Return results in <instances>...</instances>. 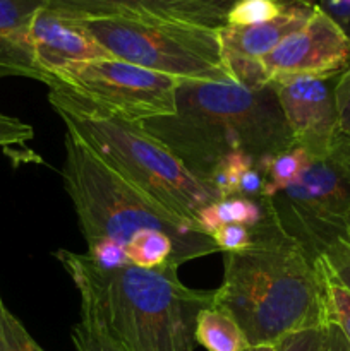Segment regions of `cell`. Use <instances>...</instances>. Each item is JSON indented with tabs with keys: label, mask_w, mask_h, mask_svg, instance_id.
Wrapping results in <instances>:
<instances>
[{
	"label": "cell",
	"mask_w": 350,
	"mask_h": 351,
	"mask_svg": "<svg viewBox=\"0 0 350 351\" xmlns=\"http://www.w3.org/2000/svg\"><path fill=\"white\" fill-rule=\"evenodd\" d=\"M325 351H350V341L336 324H328Z\"/></svg>",
	"instance_id": "cell-32"
},
{
	"label": "cell",
	"mask_w": 350,
	"mask_h": 351,
	"mask_svg": "<svg viewBox=\"0 0 350 351\" xmlns=\"http://www.w3.org/2000/svg\"><path fill=\"white\" fill-rule=\"evenodd\" d=\"M55 257L74 281L81 307L126 351H194L196 321L215 304V290L185 287L175 264L103 271L86 254L58 250Z\"/></svg>",
	"instance_id": "cell-3"
},
{
	"label": "cell",
	"mask_w": 350,
	"mask_h": 351,
	"mask_svg": "<svg viewBox=\"0 0 350 351\" xmlns=\"http://www.w3.org/2000/svg\"><path fill=\"white\" fill-rule=\"evenodd\" d=\"M270 82L292 75H326L350 62V41L338 24L314 5L307 23L261 58Z\"/></svg>",
	"instance_id": "cell-10"
},
{
	"label": "cell",
	"mask_w": 350,
	"mask_h": 351,
	"mask_svg": "<svg viewBox=\"0 0 350 351\" xmlns=\"http://www.w3.org/2000/svg\"><path fill=\"white\" fill-rule=\"evenodd\" d=\"M268 202L280 228L314 259L345 240L350 216L349 136L328 156L311 158L297 180Z\"/></svg>",
	"instance_id": "cell-8"
},
{
	"label": "cell",
	"mask_w": 350,
	"mask_h": 351,
	"mask_svg": "<svg viewBox=\"0 0 350 351\" xmlns=\"http://www.w3.org/2000/svg\"><path fill=\"white\" fill-rule=\"evenodd\" d=\"M71 338L75 351H126L108 335L95 314L84 307H81V321L72 328Z\"/></svg>",
	"instance_id": "cell-21"
},
{
	"label": "cell",
	"mask_w": 350,
	"mask_h": 351,
	"mask_svg": "<svg viewBox=\"0 0 350 351\" xmlns=\"http://www.w3.org/2000/svg\"><path fill=\"white\" fill-rule=\"evenodd\" d=\"M247 351H271V346L270 348H249Z\"/></svg>",
	"instance_id": "cell-35"
},
{
	"label": "cell",
	"mask_w": 350,
	"mask_h": 351,
	"mask_svg": "<svg viewBox=\"0 0 350 351\" xmlns=\"http://www.w3.org/2000/svg\"><path fill=\"white\" fill-rule=\"evenodd\" d=\"M270 213V206L264 197L250 199L242 195L218 199L199 211L196 216V228L205 235L211 237L220 226L223 225H244L247 228H254Z\"/></svg>",
	"instance_id": "cell-15"
},
{
	"label": "cell",
	"mask_w": 350,
	"mask_h": 351,
	"mask_svg": "<svg viewBox=\"0 0 350 351\" xmlns=\"http://www.w3.org/2000/svg\"><path fill=\"white\" fill-rule=\"evenodd\" d=\"M75 17L110 57L177 81H232L223 65L218 29L156 16Z\"/></svg>",
	"instance_id": "cell-6"
},
{
	"label": "cell",
	"mask_w": 350,
	"mask_h": 351,
	"mask_svg": "<svg viewBox=\"0 0 350 351\" xmlns=\"http://www.w3.org/2000/svg\"><path fill=\"white\" fill-rule=\"evenodd\" d=\"M311 156L302 147L294 146L283 153L264 156L257 161L256 168L264 175V187L261 197L271 199L294 184L302 173Z\"/></svg>",
	"instance_id": "cell-17"
},
{
	"label": "cell",
	"mask_w": 350,
	"mask_h": 351,
	"mask_svg": "<svg viewBox=\"0 0 350 351\" xmlns=\"http://www.w3.org/2000/svg\"><path fill=\"white\" fill-rule=\"evenodd\" d=\"M196 343L208 351H247L246 335L230 312L213 304L199 312L194 331Z\"/></svg>",
	"instance_id": "cell-16"
},
{
	"label": "cell",
	"mask_w": 350,
	"mask_h": 351,
	"mask_svg": "<svg viewBox=\"0 0 350 351\" xmlns=\"http://www.w3.org/2000/svg\"><path fill=\"white\" fill-rule=\"evenodd\" d=\"M47 0H0V79L19 75L47 81L38 67L30 38V23Z\"/></svg>",
	"instance_id": "cell-13"
},
{
	"label": "cell",
	"mask_w": 350,
	"mask_h": 351,
	"mask_svg": "<svg viewBox=\"0 0 350 351\" xmlns=\"http://www.w3.org/2000/svg\"><path fill=\"white\" fill-rule=\"evenodd\" d=\"M336 105H338L340 132L350 137V62L340 72L336 84Z\"/></svg>",
	"instance_id": "cell-29"
},
{
	"label": "cell",
	"mask_w": 350,
	"mask_h": 351,
	"mask_svg": "<svg viewBox=\"0 0 350 351\" xmlns=\"http://www.w3.org/2000/svg\"><path fill=\"white\" fill-rule=\"evenodd\" d=\"M318 259L280 228L270 206L254 226L253 245L223 257L215 305L239 322L249 348H270L292 332L325 328L328 305Z\"/></svg>",
	"instance_id": "cell-1"
},
{
	"label": "cell",
	"mask_w": 350,
	"mask_h": 351,
	"mask_svg": "<svg viewBox=\"0 0 350 351\" xmlns=\"http://www.w3.org/2000/svg\"><path fill=\"white\" fill-rule=\"evenodd\" d=\"M319 267H321L323 278H325L326 287V305H328V322L329 324H336L347 336L350 341V293L336 283L331 278V274L326 269L325 263L319 257L318 259Z\"/></svg>",
	"instance_id": "cell-23"
},
{
	"label": "cell",
	"mask_w": 350,
	"mask_h": 351,
	"mask_svg": "<svg viewBox=\"0 0 350 351\" xmlns=\"http://www.w3.org/2000/svg\"><path fill=\"white\" fill-rule=\"evenodd\" d=\"M349 151H350V137H349Z\"/></svg>",
	"instance_id": "cell-36"
},
{
	"label": "cell",
	"mask_w": 350,
	"mask_h": 351,
	"mask_svg": "<svg viewBox=\"0 0 350 351\" xmlns=\"http://www.w3.org/2000/svg\"><path fill=\"white\" fill-rule=\"evenodd\" d=\"M86 256L103 271H117L130 266L126 245L112 239H98L95 242H89Z\"/></svg>",
	"instance_id": "cell-24"
},
{
	"label": "cell",
	"mask_w": 350,
	"mask_h": 351,
	"mask_svg": "<svg viewBox=\"0 0 350 351\" xmlns=\"http://www.w3.org/2000/svg\"><path fill=\"white\" fill-rule=\"evenodd\" d=\"M211 239L218 247V250H222L223 254L240 252V250L253 245L254 228H247V226L237 225V223L223 225L213 233Z\"/></svg>",
	"instance_id": "cell-27"
},
{
	"label": "cell",
	"mask_w": 350,
	"mask_h": 351,
	"mask_svg": "<svg viewBox=\"0 0 350 351\" xmlns=\"http://www.w3.org/2000/svg\"><path fill=\"white\" fill-rule=\"evenodd\" d=\"M30 38L36 64L47 81L48 74L65 65L110 57L108 51L82 27L78 17L48 3L38 9L31 19Z\"/></svg>",
	"instance_id": "cell-11"
},
{
	"label": "cell",
	"mask_w": 350,
	"mask_h": 351,
	"mask_svg": "<svg viewBox=\"0 0 350 351\" xmlns=\"http://www.w3.org/2000/svg\"><path fill=\"white\" fill-rule=\"evenodd\" d=\"M312 3L331 17L350 41V0H312Z\"/></svg>",
	"instance_id": "cell-30"
},
{
	"label": "cell",
	"mask_w": 350,
	"mask_h": 351,
	"mask_svg": "<svg viewBox=\"0 0 350 351\" xmlns=\"http://www.w3.org/2000/svg\"><path fill=\"white\" fill-rule=\"evenodd\" d=\"M321 259L333 280L350 293V243L338 240L325 250Z\"/></svg>",
	"instance_id": "cell-26"
},
{
	"label": "cell",
	"mask_w": 350,
	"mask_h": 351,
	"mask_svg": "<svg viewBox=\"0 0 350 351\" xmlns=\"http://www.w3.org/2000/svg\"><path fill=\"white\" fill-rule=\"evenodd\" d=\"M340 72L292 75L270 82L295 146L302 147L311 158L328 156L343 137L336 105Z\"/></svg>",
	"instance_id": "cell-9"
},
{
	"label": "cell",
	"mask_w": 350,
	"mask_h": 351,
	"mask_svg": "<svg viewBox=\"0 0 350 351\" xmlns=\"http://www.w3.org/2000/svg\"><path fill=\"white\" fill-rule=\"evenodd\" d=\"M328 326L292 332L271 346V351H325Z\"/></svg>",
	"instance_id": "cell-25"
},
{
	"label": "cell",
	"mask_w": 350,
	"mask_h": 351,
	"mask_svg": "<svg viewBox=\"0 0 350 351\" xmlns=\"http://www.w3.org/2000/svg\"><path fill=\"white\" fill-rule=\"evenodd\" d=\"M256 167V160L246 153H230L220 160L208 184L218 192L220 199L239 195V184L247 170Z\"/></svg>",
	"instance_id": "cell-20"
},
{
	"label": "cell",
	"mask_w": 350,
	"mask_h": 351,
	"mask_svg": "<svg viewBox=\"0 0 350 351\" xmlns=\"http://www.w3.org/2000/svg\"><path fill=\"white\" fill-rule=\"evenodd\" d=\"M0 351H45L7 308L0 295Z\"/></svg>",
	"instance_id": "cell-22"
},
{
	"label": "cell",
	"mask_w": 350,
	"mask_h": 351,
	"mask_svg": "<svg viewBox=\"0 0 350 351\" xmlns=\"http://www.w3.org/2000/svg\"><path fill=\"white\" fill-rule=\"evenodd\" d=\"M177 79L119 58L65 65L48 74L50 105L60 115L141 125L175 113Z\"/></svg>",
	"instance_id": "cell-7"
},
{
	"label": "cell",
	"mask_w": 350,
	"mask_h": 351,
	"mask_svg": "<svg viewBox=\"0 0 350 351\" xmlns=\"http://www.w3.org/2000/svg\"><path fill=\"white\" fill-rule=\"evenodd\" d=\"M314 5L304 0H290L281 16L256 26L218 27L222 51L242 55L250 58H263L281 41L297 29H301L311 17Z\"/></svg>",
	"instance_id": "cell-14"
},
{
	"label": "cell",
	"mask_w": 350,
	"mask_h": 351,
	"mask_svg": "<svg viewBox=\"0 0 350 351\" xmlns=\"http://www.w3.org/2000/svg\"><path fill=\"white\" fill-rule=\"evenodd\" d=\"M60 119L65 130L106 167L187 225L196 228L199 211L220 199L211 185L194 177L167 146L136 123L78 119L65 113H60Z\"/></svg>",
	"instance_id": "cell-5"
},
{
	"label": "cell",
	"mask_w": 350,
	"mask_h": 351,
	"mask_svg": "<svg viewBox=\"0 0 350 351\" xmlns=\"http://www.w3.org/2000/svg\"><path fill=\"white\" fill-rule=\"evenodd\" d=\"M290 0H237L225 12V24L233 27L256 26L277 19Z\"/></svg>",
	"instance_id": "cell-19"
},
{
	"label": "cell",
	"mask_w": 350,
	"mask_h": 351,
	"mask_svg": "<svg viewBox=\"0 0 350 351\" xmlns=\"http://www.w3.org/2000/svg\"><path fill=\"white\" fill-rule=\"evenodd\" d=\"M139 127L206 184L226 154L240 151L257 165L261 158L295 146L271 86L249 89L232 81H178L175 113Z\"/></svg>",
	"instance_id": "cell-2"
},
{
	"label": "cell",
	"mask_w": 350,
	"mask_h": 351,
	"mask_svg": "<svg viewBox=\"0 0 350 351\" xmlns=\"http://www.w3.org/2000/svg\"><path fill=\"white\" fill-rule=\"evenodd\" d=\"M33 127L16 117L0 113V147L24 146L27 141L33 139Z\"/></svg>",
	"instance_id": "cell-28"
},
{
	"label": "cell",
	"mask_w": 350,
	"mask_h": 351,
	"mask_svg": "<svg viewBox=\"0 0 350 351\" xmlns=\"http://www.w3.org/2000/svg\"><path fill=\"white\" fill-rule=\"evenodd\" d=\"M62 178L86 243L112 239L127 245L136 233L154 230L174 240L175 266L218 252L211 237L198 232L129 184L67 130Z\"/></svg>",
	"instance_id": "cell-4"
},
{
	"label": "cell",
	"mask_w": 350,
	"mask_h": 351,
	"mask_svg": "<svg viewBox=\"0 0 350 351\" xmlns=\"http://www.w3.org/2000/svg\"><path fill=\"white\" fill-rule=\"evenodd\" d=\"M74 16H156L199 26H225V14L205 0H47Z\"/></svg>",
	"instance_id": "cell-12"
},
{
	"label": "cell",
	"mask_w": 350,
	"mask_h": 351,
	"mask_svg": "<svg viewBox=\"0 0 350 351\" xmlns=\"http://www.w3.org/2000/svg\"><path fill=\"white\" fill-rule=\"evenodd\" d=\"M347 242L350 243V216H349V219H347Z\"/></svg>",
	"instance_id": "cell-34"
},
{
	"label": "cell",
	"mask_w": 350,
	"mask_h": 351,
	"mask_svg": "<svg viewBox=\"0 0 350 351\" xmlns=\"http://www.w3.org/2000/svg\"><path fill=\"white\" fill-rule=\"evenodd\" d=\"M264 187V175L256 167L242 175L239 184V195L250 199H259Z\"/></svg>",
	"instance_id": "cell-31"
},
{
	"label": "cell",
	"mask_w": 350,
	"mask_h": 351,
	"mask_svg": "<svg viewBox=\"0 0 350 351\" xmlns=\"http://www.w3.org/2000/svg\"><path fill=\"white\" fill-rule=\"evenodd\" d=\"M127 259L141 269H156L165 264H174V240L163 232L144 230L136 233L126 245Z\"/></svg>",
	"instance_id": "cell-18"
},
{
	"label": "cell",
	"mask_w": 350,
	"mask_h": 351,
	"mask_svg": "<svg viewBox=\"0 0 350 351\" xmlns=\"http://www.w3.org/2000/svg\"><path fill=\"white\" fill-rule=\"evenodd\" d=\"M205 2H208L209 5L216 7V9H220V10H222L223 14H225L226 10H229L230 7H232L233 3L237 2V0H205ZM304 2H309V3H312V0H304ZM312 5H314V3H312Z\"/></svg>",
	"instance_id": "cell-33"
}]
</instances>
